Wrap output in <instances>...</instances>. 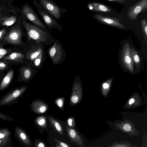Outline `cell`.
I'll list each match as a JSON object with an SVG mask.
<instances>
[{
  "label": "cell",
  "instance_id": "obj_37",
  "mask_svg": "<svg viewBox=\"0 0 147 147\" xmlns=\"http://www.w3.org/2000/svg\"><path fill=\"white\" fill-rule=\"evenodd\" d=\"M58 143L59 144V145L63 147H68L69 146L67 145V144L64 143L63 142H62L60 141H57Z\"/></svg>",
  "mask_w": 147,
  "mask_h": 147
},
{
  "label": "cell",
  "instance_id": "obj_42",
  "mask_svg": "<svg viewBox=\"0 0 147 147\" xmlns=\"http://www.w3.org/2000/svg\"><path fill=\"white\" fill-rule=\"evenodd\" d=\"M4 14H1V13H0V18H1V17L2 16V15H3Z\"/></svg>",
  "mask_w": 147,
  "mask_h": 147
},
{
  "label": "cell",
  "instance_id": "obj_30",
  "mask_svg": "<svg viewBox=\"0 0 147 147\" xmlns=\"http://www.w3.org/2000/svg\"><path fill=\"white\" fill-rule=\"evenodd\" d=\"M55 102L56 104L59 108H62L64 102L63 99L61 98H59L57 99Z\"/></svg>",
  "mask_w": 147,
  "mask_h": 147
},
{
  "label": "cell",
  "instance_id": "obj_36",
  "mask_svg": "<svg viewBox=\"0 0 147 147\" xmlns=\"http://www.w3.org/2000/svg\"><path fill=\"white\" fill-rule=\"evenodd\" d=\"M7 67V65L3 62L0 61V69L3 70L5 69Z\"/></svg>",
  "mask_w": 147,
  "mask_h": 147
},
{
  "label": "cell",
  "instance_id": "obj_11",
  "mask_svg": "<svg viewBox=\"0 0 147 147\" xmlns=\"http://www.w3.org/2000/svg\"><path fill=\"white\" fill-rule=\"evenodd\" d=\"M14 137L22 145L26 147H31L32 144L26 132L22 127L16 126L14 129Z\"/></svg>",
  "mask_w": 147,
  "mask_h": 147
},
{
  "label": "cell",
  "instance_id": "obj_6",
  "mask_svg": "<svg viewBox=\"0 0 147 147\" xmlns=\"http://www.w3.org/2000/svg\"><path fill=\"white\" fill-rule=\"evenodd\" d=\"M20 9V13L27 21L43 29L48 30L47 26L39 19L34 9L28 4L25 3L23 4Z\"/></svg>",
  "mask_w": 147,
  "mask_h": 147
},
{
  "label": "cell",
  "instance_id": "obj_24",
  "mask_svg": "<svg viewBox=\"0 0 147 147\" xmlns=\"http://www.w3.org/2000/svg\"><path fill=\"white\" fill-rule=\"evenodd\" d=\"M11 133L7 128L0 129V138L11 139Z\"/></svg>",
  "mask_w": 147,
  "mask_h": 147
},
{
  "label": "cell",
  "instance_id": "obj_14",
  "mask_svg": "<svg viewBox=\"0 0 147 147\" xmlns=\"http://www.w3.org/2000/svg\"><path fill=\"white\" fill-rule=\"evenodd\" d=\"M44 49V45L43 44H35L31 43L30 49L25 53V57L29 61V63H31Z\"/></svg>",
  "mask_w": 147,
  "mask_h": 147
},
{
  "label": "cell",
  "instance_id": "obj_28",
  "mask_svg": "<svg viewBox=\"0 0 147 147\" xmlns=\"http://www.w3.org/2000/svg\"><path fill=\"white\" fill-rule=\"evenodd\" d=\"M0 119L5 121H12L14 119L11 117L3 113L0 111Z\"/></svg>",
  "mask_w": 147,
  "mask_h": 147
},
{
  "label": "cell",
  "instance_id": "obj_5",
  "mask_svg": "<svg viewBox=\"0 0 147 147\" xmlns=\"http://www.w3.org/2000/svg\"><path fill=\"white\" fill-rule=\"evenodd\" d=\"M18 23L10 28L5 36L3 40L7 42L14 45H22V38L23 26L21 23L20 15Z\"/></svg>",
  "mask_w": 147,
  "mask_h": 147
},
{
  "label": "cell",
  "instance_id": "obj_8",
  "mask_svg": "<svg viewBox=\"0 0 147 147\" xmlns=\"http://www.w3.org/2000/svg\"><path fill=\"white\" fill-rule=\"evenodd\" d=\"M127 17L132 21L137 19L138 15L147 10V0H140L137 3L127 9Z\"/></svg>",
  "mask_w": 147,
  "mask_h": 147
},
{
  "label": "cell",
  "instance_id": "obj_7",
  "mask_svg": "<svg viewBox=\"0 0 147 147\" xmlns=\"http://www.w3.org/2000/svg\"><path fill=\"white\" fill-rule=\"evenodd\" d=\"M45 9L53 18L59 20L67 11L65 8L55 3L52 0H38Z\"/></svg>",
  "mask_w": 147,
  "mask_h": 147
},
{
  "label": "cell",
  "instance_id": "obj_43",
  "mask_svg": "<svg viewBox=\"0 0 147 147\" xmlns=\"http://www.w3.org/2000/svg\"><path fill=\"white\" fill-rule=\"evenodd\" d=\"M66 1H70V0H65Z\"/></svg>",
  "mask_w": 147,
  "mask_h": 147
},
{
  "label": "cell",
  "instance_id": "obj_29",
  "mask_svg": "<svg viewBox=\"0 0 147 147\" xmlns=\"http://www.w3.org/2000/svg\"><path fill=\"white\" fill-rule=\"evenodd\" d=\"M36 122L40 126H43L46 124V121L45 117H40L36 119Z\"/></svg>",
  "mask_w": 147,
  "mask_h": 147
},
{
  "label": "cell",
  "instance_id": "obj_34",
  "mask_svg": "<svg viewBox=\"0 0 147 147\" xmlns=\"http://www.w3.org/2000/svg\"><path fill=\"white\" fill-rule=\"evenodd\" d=\"M74 120L72 118H69L67 120V123L68 125L71 127H73L74 125L73 123L74 122Z\"/></svg>",
  "mask_w": 147,
  "mask_h": 147
},
{
  "label": "cell",
  "instance_id": "obj_9",
  "mask_svg": "<svg viewBox=\"0 0 147 147\" xmlns=\"http://www.w3.org/2000/svg\"><path fill=\"white\" fill-rule=\"evenodd\" d=\"M20 14L17 12L6 13L0 18V26L6 28L15 26L19 21Z\"/></svg>",
  "mask_w": 147,
  "mask_h": 147
},
{
  "label": "cell",
  "instance_id": "obj_3",
  "mask_svg": "<svg viewBox=\"0 0 147 147\" xmlns=\"http://www.w3.org/2000/svg\"><path fill=\"white\" fill-rule=\"evenodd\" d=\"M47 52L49 57L55 65L61 64L66 59V53L60 42L59 39H55L47 49Z\"/></svg>",
  "mask_w": 147,
  "mask_h": 147
},
{
  "label": "cell",
  "instance_id": "obj_12",
  "mask_svg": "<svg viewBox=\"0 0 147 147\" xmlns=\"http://www.w3.org/2000/svg\"><path fill=\"white\" fill-rule=\"evenodd\" d=\"M38 69L31 63L23 66L20 70L21 80L26 83L30 81L37 73Z\"/></svg>",
  "mask_w": 147,
  "mask_h": 147
},
{
  "label": "cell",
  "instance_id": "obj_21",
  "mask_svg": "<svg viewBox=\"0 0 147 147\" xmlns=\"http://www.w3.org/2000/svg\"><path fill=\"white\" fill-rule=\"evenodd\" d=\"M25 58L24 54L20 53H13L3 59L4 60H9L11 61L15 62H22Z\"/></svg>",
  "mask_w": 147,
  "mask_h": 147
},
{
  "label": "cell",
  "instance_id": "obj_35",
  "mask_svg": "<svg viewBox=\"0 0 147 147\" xmlns=\"http://www.w3.org/2000/svg\"><path fill=\"white\" fill-rule=\"evenodd\" d=\"M131 126L128 124H125L123 127L124 130L127 131H129L131 130Z\"/></svg>",
  "mask_w": 147,
  "mask_h": 147
},
{
  "label": "cell",
  "instance_id": "obj_38",
  "mask_svg": "<svg viewBox=\"0 0 147 147\" xmlns=\"http://www.w3.org/2000/svg\"><path fill=\"white\" fill-rule=\"evenodd\" d=\"M103 87L104 89H107L109 87V85L107 83H105L103 84Z\"/></svg>",
  "mask_w": 147,
  "mask_h": 147
},
{
  "label": "cell",
  "instance_id": "obj_22",
  "mask_svg": "<svg viewBox=\"0 0 147 147\" xmlns=\"http://www.w3.org/2000/svg\"><path fill=\"white\" fill-rule=\"evenodd\" d=\"M130 50L133 61L138 69L140 64V57L137 52L132 48H131Z\"/></svg>",
  "mask_w": 147,
  "mask_h": 147
},
{
  "label": "cell",
  "instance_id": "obj_23",
  "mask_svg": "<svg viewBox=\"0 0 147 147\" xmlns=\"http://www.w3.org/2000/svg\"><path fill=\"white\" fill-rule=\"evenodd\" d=\"M66 129L70 138L75 142L79 143L80 138L77 132L74 129L69 127H66Z\"/></svg>",
  "mask_w": 147,
  "mask_h": 147
},
{
  "label": "cell",
  "instance_id": "obj_41",
  "mask_svg": "<svg viewBox=\"0 0 147 147\" xmlns=\"http://www.w3.org/2000/svg\"><path fill=\"white\" fill-rule=\"evenodd\" d=\"M134 100L133 98L131 99L129 101V104L130 105L132 104V103H134Z\"/></svg>",
  "mask_w": 147,
  "mask_h": 147
},
{
  "label": "cell",
  "instance_id": "obj_10",
  "mask_svg": "<svg viewBox=\"0 0 147 147\" xmlns=\"http://www.w3.org/2000/svg\"><path fill=\"white\" fill-rule=\"evenodd\" d=\"M129 45L126 43L123 46L121 53V61L124 67L131 73L134 71L133 61Z\"/></svg>",
  "mask_w": 147,
  "mask_h": 147
},
{
  "label": "cell",
  "instance_id": "obj_4",
  "mask_svg": "<svg viewBox=\"0 0 147 147\" xmlns=\"http://www.w3.org/2000/svg\"><path fill=\"white\" fill-rule=\"evenodd\" d=\"M27 88V85L23 86L9 91L3 95L0 99V107L9 106L17 103L18 100L22 97Z\"/></svg>",
  "mask_w": 147,
  "mask_h": 147
},
{
  "label": "cell",
  "instance_id": "obj_17",
  "mask_svg": "<svg viewBox=\"0 0 147 147\" xmlns=\"http://www.w3.org/2000/svg\"><path fill=\"white\" fill-rule=\"evenodd\" d=\"M88 7L89 9L95 12L107 13L111 11V9L103 4L95 2L88 3Z\"/></svg>",
  "mask_w": 147,
  "mask_h": 147
},
{
  "label": "cell",
  "instance_id": "obj_26",
  "mask_svg": "<svg viewBox=\"0 0 147 147\" xmlns=\"http://www.w3.org/2000/svg\"><path fill=\"white\" fill-rule=\"evenodd\" d=\"M13 146L11 139L0 138V147Z\"/></svg>",
  "mask_w": 147,
  "mask_h": 147
},
{
  "label": "cell",
  "instance_id": "obj_19",
  "mask_svg": "<svg viewBox=\"0 0 147 147\" xmlns=\"http://www.w3.org/2000/svg\"><path fill=\"white\" fill-rule=\"evenodd\" d=\"M7 12H17L20 13L21 9L12 5L0 3V13L4 14Z\"/></svg>",
  "mask_w": 147,
  "mask_h": 147
},
{
  "label": "cell",
  "instance_id": "obj_20",
  "mask_svg": "<svg viewBox=\"0 0 147 147\" xmlns=\"http://www.w3.org/2000/svg\"><path fill=\"white\" fill-rule=\"evenodd\" d=\"M13 70L9 71L5 76L0 83V91H1L6 89L11 83L13 75Z\"/></svg>",
  "mask_w": 147,
  "mask_h": 147
},
{
  "label": "cell",
  "instance_id": "obj_1",
  "mask_svg": "<svg viewBox=\"0 0 147 147\" xmlns=\"http://www.w3.org/2000/svg\"><path fill=\"white\" fill-rule=\"evenodd\" d=\"M21 23L27 34V40L31 43L50 45L55 39L48 30H45L28 22L20 13Z\"/></svg>",
  "mask_w": 147,
  "mask_h": 147
},
{
  "label": "cell",
  "instance_id": "obj_13",
  "mask_svg": "<svg viewBox=\"0 0 147 147\" xmlns=\"http://www.w3.org/2000/svg\"><path fill=\"white\" fill-rule=\"evenodd\" d=\"M93 17L95 20L104 24L120 28H125L124 26L117 18L100 15H95Z\"/></svg>",
  "mask_w": 147,
  "mask_h": 147
},
{
  "label": "cell",
  "instance_id": "obj_16",
  "mask_svg": "<svg viewBox=\"0 0 147 147\" xmlns=\"http://www.w3.org/2000/svg\"><path fill=\"white\" fill-rule=\"evenodd\" d=\"M48 108V106L47 104L39 100L34 101L30 105V108L31 110L36 113H43L47 110Z\"/></svg>",
  "mask_w": 147,
  "mask_h": 147
},
{
  "label": "cell",
  "instance_id": "obj_33",
  "mask_svg": "<svg viewBox=\"0 0 147 147\" xmlns=\"http://www.w3.org/2000/svg\"><path fill=\"white\" fill-rule=\"evenodd\" d=\"M14 0H0V2L8 5H12Z\"/></svg>",
  "mask_w": 147,
  "mask_h": 147
},
{
  "label": "cell",
  "instance_id": "obj_25",
  "mask_svg": "<svg viewBox=\"0 0 147 147\" xmlns=\"http://www.w3.org/2000/svg\"><path fill=\"white\" fill-rule=\"evenodd\" d=\"M50 121L54 128L59 133L62 134L63 133L62 128L59 122L52 118H50Z\"/></svg>",
  "mask_w": 147,
  "mask_h": 147
},
{
  "label": "cell",
  "instance_id": "obj_39",
  "mask_svg": "<svg viewBox=\"0 0 147 147\" xmlns=\"http://www.w3.org/2000/svg\"><path fill=\"white\" fill-rule=\"evenodd\" d=\"M109 1L117 2L119 3H124L125 2V0H107Z\"/></svg>",
  "mask_w": 147,
  "mask_h": 147
},
{
  "label": "cell",
  "instance_id": "obj_32",
  "mask_svg": "<svg viewBox=\"0 0 147 147\" xmlns=\"http://www.w3.org/2000/svg\"><path fill=\"white\" fill-rule=\"evenodd\" d=\"M7 33V29L6 28L4 27L0 30V39L6 34Z\"/></svg>",
  "mask_w": 147,
  "mask_h": 147
},
{
  "label": "cell",
  "instance_id": "obj_44",
  "mask_svg": "<svg viewBox=\"0 0 147 147\" xmlns=\"http://www.w3.org/2000/svg\"></svg>",
  "mask_w": 147,
  "mask_h": 147
},
{
  "label": "cell",
  "instance_id": "obj_31",
  "mask_svg": "<svg viewBox=\"0 0 147 147\" xmlns=\"http://www.w3.org/2000/svg\"><path fill=\"white\" fill-rule=\"evenodd\" d=\"M7 53V51L5 49L0 47V59L2 58Z\"/></svg>",
  "mask_w": 147,
  "mask_h": 147
},
{
  "label": "cell",
  "instance_id": "obj_27",
  "mask_svg": "<svg viewBox=\"0 0 147 147\" xmlns=\"http://www.w3.org/2000/svg\"><path fill=\"white\" fill-rule=\"evenodd\" d=\"M141 24L142 30L146 38L147 37V24L146 21L145 19L141 20Z\"/></svg>",
  "mask_w": 147,
  "mask_h": 147
},
{
  "label": "cell",
  "instance_id": "obj_40",
  "mask_svg": "<svg viewBox=\"0 0 147 147\" xmlns=\"http://www.w3.org/2000/svg\"><path fill=\"white\" fill-rule=\"evenodd\" d=\"M37 146L39 147H45V146L44 144L42 143V142H40L39 143L38 145Z\"/></svg>",
  "mask_w": 147,
  "mask_h": 147
},
{
  "label": "cell",
  "instance_id": "obj_2",
  "mask_svg": "<svg viewBox=\"0 0 147 147\" xmlns=\"http://www.w3.org/2000/svg\"><path fill=\"white\" fill-rule=\"evenodd\" d=\"M32 3L36 8L45 25L50 32H52L53 29L62 31L63 27L45 9L39 2L37 0H32Z\"/></svg>",
  "mask_w": 147,
  "mask_h": 147
},
{
  "label": "cell",
  "instance_id": "obj_15",
  "mask_svg": "<svg viewBox=\"0 0 147 147\" xmlns=\"http://www.w3.org/2000/svg\"><path fill=\"white\" fill-rule=\"evenodd\" d=\"M80 79L79 75H76L74 79L72 87V92L70 97V103L72 105L77 103L79 98L78 93L81 90Z\"/></svg>",
  "mask_w": 147,
  "mask_h": 147
},
{
  "label": "cell",
  "instance_id": "obj_18",
  "mask_svg": "<svg viewBox=\"0 0 147 147\" xmlns=\"http://www.w3.org/2000/svg\"><path fill=\"white\" fill-rule=\"evenodd\" d=\"M46 60V53L45 49L33 60L31 63L36 69H40L42 68L44 62Z\"/></svg>",
  "mask_w": 147,
  "mask_h": 147
}]
</instances>
